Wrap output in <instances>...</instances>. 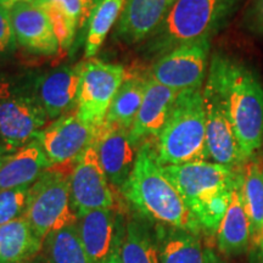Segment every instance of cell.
<instances>
[{
  "mask_svg": "<svg viewBox=\"0 0 263 263\" xmlns=\"http://www.w3.org/2000/svg\"><path fill=\"white\" fill-rule=\"evenodd\" d=\"M207 85L221 98L245 161L263 141V85L248 66L216 55L210 66Z\"/></svg>",
  "mask_w": 263,
  "mask_h": 263,
  "instance_id": "obj_1",
  "label": "cell"
},
{
  "mask_svg": "<svg viewBox=\"0 0 263 263\" xmlns=\"http://www.w3.org/2000/svg\"><path fill=\"white\" fill-rule=\"evenodd\" d=\"M126 199L149 221L199 235L201 227L178 190L166 178L155 150L149 143L139 146L129 178L121 189Z\"/></svg>",
  "mask_w": 263,
  "mask_h": 263,
  "instance_id": "obj_2",
  "label": "cell"
},
{
  "mask_svg": "<svg viewBox=\"0 0 263 263\" xmlns=\"http://www.w3.org/2000/svg\"><path fill=\"white\" fill-rule=\"evenodd\" d=\"M156 138L155 154L161 166H177L210 159L201 89L179 91L168 120Z\"/></svg>",
  "mask_w": 263,
  "mask_h": 263,
  "instance_id": "obj_3",
  "label": "cell"
},
{
  "mask_svg": "<svg viewBox=\"0 0 263 263\" xmlns=\"http://www.w3.org/2000/svg\"><path fill=\"white\" fill-rule=\"evenodd\" d=\"M71 171L51 166L29 188L24 216L37 238L44 242L50 233L77 224L71 197Z\"/></svg>",
  "mask_w": 263,
  "mask_h": 263,
  "instance_id": "obj_4",
  "label": "cell"
},
{
  "mask_svg": "<svg viewBox=\"0 0 263 263\" xmlns=\"http://www.w3.org/2000/svg\"><path fill=\"white\" fill-rule=\"evenodd\" d=\"M239 171L209 161L162 166L163 174L178 190L196 221L211 203L232 193Z\"/></svg>",
  "mask_w": 263,
  "mask_h": 263,
  "instance_id": "obj_5",
  "label": "cell"
},
{
  "mask_svg": "<svg viewBox=\"0 0 263 263\" xmlns=\"http://www.w3.org/2000/svg\"><path fill=\"white\" fill-rule=\"evenodd\" d=\"M238 0H177L159 28L167 48L210 39ZM172 48V49H173Z\"/></svg>",
  "mask_w": 263,
  "mask_h": 263,
  "instance_id": "obj_6",
  "label": "cell"
},
{
  "mask_svg": "<svg viewBox=\"0 0 263 263\" xmlns=\"http://www.w3.org/2000/svg\"><path fill=\"white\" fill-rule=\"evenodd\" d=\"M124 68L90 59L81 67L80 87L74 115L82 122L99 127L124 82Z\"/></svg>",
  "mask_w": 263,
  "mask_h": 263,
  "instance_id": "obj_7",
  "label": "cell"
},
{
  "mask_svg": "<svg viewBox=\"0 0 263 263\" xmlns=\"http://www.w3.org/2000/svg\"><path fill=\"white\" fill-rule=\"evenodd\" d=\"M209 52V38L173 48L154 64L150 78L178 93L201 89Z\"/></svg>",
  "mask_w": 263,
  "mask_h": 263,
  "instance_id": "obj_8",
  "label": "cell"
},
{
  "mask_svg": "<svg viewBox=\"0 0 263 263\" xmlns=\"http://www.w3.org/2000/svg\"><path fill=\"white\" fill-rule=\"evenodd\" d=\"M70 183L72 203L78 217L93 210L114 207L112 190L94 144L76 161Z\"/></svg>",
  "mask_w": 263,
  "mask_h": 263,
  "instance_id": "obj_9",
  "label": "cell"
},
{
  "mask_svg": "<svg viewBox=\"0 0 263 263\" xmlns=\"http://www.w3.org/2000/svg\"><path fill=\"white\" fill-rule=\"evenodd\" d=\"M98 128L82 122L76 115H67L44 130L38 132L35 139L47 154L51 166H60L77 161L88 147L93 145Z\"/></svg>",
  "mask_w": 263,
  "mask_h": 263,
  "instance_id": "obj_10",
  "label": "cell"
},
{
  "mask_svg": "<svg viewBox=\"0 0 263 263\" xmlns=\"http://www.w3.org/2000/svg\"><path fill=\"white\" fill-rule=\"evenodd\" d=\"M206 115V143L209 156L215 163L240 168L246 161L240 150L221 98L210 85L202 90Z\"/></svg>",
  "mask_w": 263,
  "mask_h": 263,
  "instance_id": "obj_11",
  "label": "cell"
},
{
  "mask_svg": "<svg viewBox=\"0 0 263 263\" xmlns=\"http://www.w3.org/2000/svg\"><path fill=\"white\" fill-rule=\"evenodd\" d=\"M48 115L38 101L25 97L0 100V144L17 151L35 139Z\"/></svg>",
  "mask_w": 263,
  "mask_h": 263,
  "instance_id": "obj_12",
  "label": "cell"
},
{
  "mask_svg": "<svg viewBox=\"0 0 263 263\" xmlns=\"http://www.w3.org/2000/svg\"><path fill=\"white\" fill-rule=\"evenodd\" d=\"M94 145L101 167L111 185L122 189L134 168L136 145L130 140L129 129L103 123L98 128Z\"/></svg>",
  "mask_w": 263,
  "mask_h": 263,
  "instance_id": "obj_13",
  "label": "cell"
},
{
  "mask_svg": "<svg viewBox=\"0 0 263 263\" xmlns=\"http://www.w3.org/2000/svg\"><path fill=\"white\" fill-rule=\"evenodd\" d=\"M9 12L15 38L22 47L44 55L57 54L60 50L50 18L37 3H21Z\"/></svg>",
  "mask_w": 263,
  "mask_h": 263,
  "instance_id": "obj_14",
  "label": "cell"
},
{
  "mask_svg": "<svg viewBox=\"0 0 263 263\" xmlns=\"http://www.w3.org/2000/svg\"><path fill=\"white\" fill-rule=\"evenodd\" d=\"M177 95L178 91L147 78L143 103L129 129L134 145L140 146L147 138L159 136L168 120Z\"/></svg>",
  "mask_w": 263,
  "mask_h": 263,
  "instance_id": "obj_15",
  "label": "cell"
},
{
  "mask_svg": "<svg viewBox=\"0 0 263 263\" xmlns=\"http://www.w3.org/2000/svg\"><path fill=\"white\" fill-rule=\"evenodd\" d=\"M112 209H99L78 217V233L89 263H106L124 230Z\"/></svg>",
  "mask_w": 263,
  "mask_h": 263,
  "instance_id": "obj_16",
  "label": "cell"
},
{
  "mask_svg": "<svg viewBox=\"0 0 263 263\" xmlns=\"http://www.w3.org/2000/svg\"><path fill=\"white\" fill-rule=\"evenodd\" d=\"M177 0H126L118 18L121 38L137 43L161 27Z\"/></svg>",
  "mask_w": 263,
  "mask_h": 263,
  "instance_id": "obj_17",
  "label": "cell"
},
{
  "mask_svg": "<svg viewBox=\"0 0 263 263\" xmlns=\"http://www.w3.org/2000/svg\"><path fill=\"white\" fill-rule=\"evenodd\" d=\"M82 64L61 67L42 78L39 83L38 103L48 117H62L77 104Z\"/></svg>",
  "mask_w": 263,
  "mask_h": 263,
  "instance_id": "obj_18",
  "label": "cell"
},
{
  "mask_svg": "<svg viewBox=\"0 0 263 263\" xmlns=\"http://www.w3.org/2000/svg\"><path fill=\"white\" fill-rule=\"evenodd\" d=\"M160 263H221L199 235L186 230L160 226L156 232Z\"/></svg>",
  "mask_w": 263,
  "mask_h": 263,
  "instance_id": "obj_19",
  "label": "cell"
},
{
  "mask_svg": "<svg viewBox=\"0 0 263 263\" xmlns=\"http://www.w3.org/2000/svg\"><path fill=\"white\" fill-rule=\"evenodd\" d=\"M51 167L38 140L18 149L0 167V193L22 186H32Z\"/></svg>",
  "mask_w": 263,
  "mask_h": 263,
  "instance_id": "obj_20",
  "label": "cell"
},
{
  "mask_svg": "<svg viewBox=\"0 0 263 263\" xmlns=\"http://www.w3.org/2000/svg\"><path fill=\"white\" fill-rule=\"evenodd\" d=\"M250 240H251V232H250L249 217L240 189L239 171L238 183L233 189L228 210L217 232V244L224 255L235 256L246 251Z\"/></svg>",
  "mask_w": 263,
  "mask_h": 263,
  "instance_id": "obj_21",
  "label": "cell"
},
{
  "mask_svg": "<svg viewBox=\"0 0 263 263\" xmlns=\"http://www.w3.org/2000/svg\"><path fill=\"white\" fill-rule=\"evenodd\" d=\"M43 249V241L24 216L0 226V263L32 261Z\"/></svg>",
  "mask_w": 263,
  "mask_h": 263,
  "instance_id": "obj_22",
  "label": "cell"
},
{
  "mask_svg": "<svg viewBox=\"0 0 263 263\" xmlns=\"http://www.w3.org/2000/svg\"><path fill=\"white\" fill-rule=\"evenodd\" d=\"M240 189L254 245L259 246L263 230V164L249 159L240 167Z\"/></svg>",
  "mask_w": 263,
  "mask_h": 263,
  "instance_id": "obj_23",
  "label": "cell"
},
{
  "mask_svg": "<svg viewBox=\"0 0 263 263\" xmlns=\"http://www.w3.org/2000/svg\"><path fill=\"white\" fill-rule=\"evenodd\" d=\"M147 78L129 77L124 80L108 107L104 122L108 126L130 129L145 94Z\"/></svg>",
  "mask_w": 263,
  "mask_h": 263,
  "instance_id": "obj_24",
  "label": "cell"
},
{
  "mask_svg": "<svg viewBox=\"0 0 263 263\" xmlns=\"http://www.w3.org/2000/svg\"><path fill=\"white\" fill-rule=\"evenodd\" d=\"M122 263H160L156 234L139 218L128 221L121 244Z\"/></svg>",
  "mask_w": 263,
  "mask_h": 263,
  "instance_id": "obj_25",
  "label": "cell"
},
{
  "mask_svg": "<svg viewBox=\"0 0 263 263\" xmlns=\"http://www.w3.org/2000/svg\"><path fill=\"white\" fill-rule=\"evenodd\" d=\"M48 263H89L77 224L55 230L43 242Z\"/></svg>",
  "mask_w": 263,
  "mask_h": 263,
  "instance_id": "obj_26",
  "label": "cell"
},
{
  "mask_svg": "<svg viewBox=\"0 0 263 263\" xmlns=\"http://www.w3.org/2000/svg\"><path fill=\"white\" fill-rule=\"evenodd\" d=\"M126 4V0H101L89 18L87 41H85V58L93 59L101 48L108 32Z\"/></svg>",
  "mask_w": 263,
  "mask_h": 263,
  "instance_id": "obj_27",
  "label": "cell"
},
{
  "mask_svg": "<svg viewBox=\"0 0 263 263\" xmlns=\"http://www.w3.org/2000/svg\"><path fill=\"white\" fill-rule=\"evenodd\" d=\"M29 188L31 186H22L0 193V226L6 224L24 215Z\"/></svg>",
  "mask_w": 263,
  "mask_h": 263,
  "instance_id": "obj_28",
  "label": "cell"
},
{
  "mask_svg": "<svg viewBox=\"0 0 263 263\" xmlns=\"http://www.w3.org/2000/svg\"><path fill=\"white\" fill-rule=\"evenodd\" d=\"M35 3L39 4H51L59 8L65 14H67L72 20H74L80 27L85 24L84 18V8L82 4V0H35Z\"/></svg>",
  "mask_w": 263,
  "mask_h": 263,
  "instance_id": "obj_29",
  "label": "cell"
},
{
  "mask_svg": "<svg viewBox=\"0 0 263 263\" xmlns=\"http://www.w3.org/2000/svg\"><path fill=\"white\" fill-rule=\"evenodd\" d=\"M15 43V33L8 9L0 5V52H6Z\"/></svg>",
  "mask_w": 263,
  "mask_h": 263,
  "instance_id": "obj_30",
  "label": "cell"
},
{
  "mask_svg": "<svg viewBox=\"0 0 263 263\" xmlns=\"http://www.w3.org/2000/svg\"><path fill=\"white\" fill-rule=\"evenodd\" d=\"M248 20L252 31L263 34V0H255L248 14Z\"/></svg>",
  "mask_w": 263,
  "mask_h": 263,
  "instance_id": "obj_31",
  "label": "cell"
},
{
  "mask_svg": "<svg viewBox=\"0 0 263 263\" xmlns=\"http://www.w3.org/2000/svg\"><path fill=\"white\" fill-rule=\"evenodd\" d=\"M123 234H124V232H123ZM123 234L121 235L120 239L117 240L116 245H115L112 252H111L110 257H108L106 263H122V258H121V244H122Z\"/></svg>",
  "mask_w": 263,
  "mask_h": 263,
  "instance_id": "obj_32",
  "label": "cell"
},
{
  "mask_svg": "<svg viewBox=\"0 0 263 263\" xmlns=\"http://www.w3.org/2000/svg\"><path fill=\"white\" fill-rule=\"evenodd\" d=\"M100 3L101 0H82V4H83V8H84L85 22L90 18V16L93 14L95 8H97Z\"/></svg>",
  "mask_w": 263,
  "mask_h": 263,
  "instance_id": "obj_33",
  "label": "cell"
},
{
  "mask_svg": "<svg viewBox=\"0 0 263 263\" xmlns=\"http://www.w3.org/2000/svg\"><path fill=\"white\" fill-rule=\"evenodd\" d=\"M9 98H12L11 84L8 81H5L4 78H0V100Z\"/></svg>",
  "mask_w": 263,
  "mask_h": 263,
  "instance_id": "obj_34",
  "label": "cell"
},
{
  "mask_svg": "<svg viewBox=\"0 0 263 263\" xmlns=\"http://www.w3.org/2000/svg\"><path fill=\"white\" fill-rule=\"evenodd\" d=\"M15 153H16V151L9 149L8 146L0 144V167H2L3 164H4L6 161L10 159V157L14 155Z\"/></svg>",
  "mask_w": 263,
  "mask_h": 263,
  "instance_id": "obj_35",
  "label": "cell"
},
{
  "mask_svg": "<svg viewBox=\"0 0 263 263\" xmlns=\"http://www.w3.org/2000/svg\"><path fill=\"white\" fill-rule=\"evenodd\" d=\"M35 0H0V5L4 6L5 9L10 10L11 8H14L15 5L21 4V3H33Z\"/></svg>",
  "mask_w": 263,
  "mask_h": 263,
  "instance_id": "obj_36",
  "label": "cell"
},
{
  "mask_svg": "<svg viewBox=\"0 0 263 263\" xmlns=\"http://www.w3.org/2000/svg\"><path fill=\"white\" fill-rule=\"evenodd\" d=\"M259 249L262 251V257H263V230H262V236H261V242H259Z\"/></svg>",
  "mask_w": 263,
  "mask_h": 263,
  "instance_id": "obj_37",
  "label": "cell"
},
{
  "mask_svg": "<svg viewBox=\"0 0 263 263\" xmlns=\"http://www.w3.org/2000/svg\"><path fill=\"white\" fill-rule=\"evenodd\" d=\"M21 263H32V261H27V262H21Z\"/></svg>",
  "mask_w": 263,
  "mask_h": 263,
  "instance_id": "obj_38",
  "label": "cell"
}]
</instances>
